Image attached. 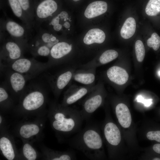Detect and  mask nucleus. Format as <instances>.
Instances as JSON below:
<instances>
[{"label":"nucleus","mask_w":160,"mask_h":160,"mask_svg":"<svg viewBox=\"0 0 160 160\" xmlns=\"http://www.w3.org/2000/svg\"><path fill=\"white\" fill-rule=\"evenodd\" d=\"M47 113L52 129L60 134L77 132L84 120L81 110L64 106L56 101L50 103Z\"/></svg>","instance_id":"obj_1"},{"label":"nucleus","mask_w":160,"mask_h":160,"mask_svg":"<svg viewBox=\"0 0 160 160\" xmlns=\"http://www.w3.org/2000/svg\"><path fill=\"white\" fill-rule=\"evenodd\" d=\"M48 92L43 84L32 81L27 84L14 109L19 115L44 114L48 102Z\"/></svg>","instance_id":"obj_2"},{"label":"nucleus","mask_w":160,"mask_h":160,"mask_svg":"<svg viewBox=\"0 0 160 160\" xmlns=\"http://www.w3.org/2000/svg\"><path fill=\"white\" fill-rule=\"evenodd\" d=\"M70 143L89 159L97 160L102 157L103 140L97 125L86 126L71 140Z\"/></svg>","instance_id":"obj_3"},{"label":"nucleus","mask_w":160,"mask_h":160,"mask_svg":"<svg viewBox=\"0 0 160 160\" xmlns=\"http://www.w3.org/2000/svg\"><path fill=\"white\" fill-rule=\"evenodd\" d=\"M0 30L5 31L11 37L26 51L28 50V42L33 36L34 31L26 26L20 24L6 16L0 18Z\"/></svg>","instance_id":"obj_4"},{"label":"nucleus","mask_w":160,"mask_h":160,"mask_svg":"<svg viewBox=\"0 0 160 160\" xmlns=\"http://www.w3.org/2000/svg\"><path fill=\"white\" fill-rule=\"evenodd\" d=\"M0 66L28 76L32 79L49 68L47 62L42 63L34 58H28L24 57L9 63H0Z\"/></svg>","instance_id":"obj_5"},{"label":"nucleus","mask_w":160,"mask_h":160,"mask_svg":"<svg viewBox=\"0 0 160 160\" xmlns=\"http://www.w3.org/2000/svg\"><path fill=\"white\" fill-rule=\"evenodd\" d=\"M0 63L6 64L24 57L26 50L7 32L0 30Z\"/></svg>","instance_id":"obj_6"},{"label":"nucleus","mask_w":160,"mask_h":160,"mask_svg":"<svg viewBox=\"0 0 160 160\" xmlns=\"http://www.w3.org/2000/svg\"><path fill=\"white\" fill-rule=\"evenodd\" d=\"M0 70L4 74V81L10 94L15 102H18L26 88L27 81L32 79L7 68L0 66Z\"/></svg>","instance_id":"obj_7"},{"label":"nucleus","mask_w":160,"mask_h":160,"mask_svg":"<svg viewBox=\"0 0 160 160\" xmlns=\"http://www.w3.org/2000/svg\"><path fill=\"white\" fill-rule=\"evenodd\" d=\"M77 66L70 65L51 74L45 73L44 77L55 97L58 99L64 88L71 82Z\"/></svg>","instance_id":"obj_8"},{"label":"nucleus","mask_w":160,"mask_h":160,"mask_svg":"<svg viewBox=\"0 0 160 160\" xmlns=\"http://www.w3.org/2000/svg\"><path fill=\"white\" fill-rule=\"evenodd\" d=\"M34 26L36 30L59 10L58 0H34Z\"/></svg>","instance_id":"obj_9"},{"label":"nucleus","mask_w":160,"mask_h":160,"mask_svg":"<svg viewBox=\"0 0 160 160\" xmlns=\"http://www.w3.org/2000/svg\"><path fill=\"white\" fill-rule=\"evenodd\" d=\"M100 84L95 85L83 102L81 110L84 120H87L102 105L103 97Z\"/></svg>","instance_id":"obj_10"},{"label":"nucleus","mask_w":160,"mask_h":160,"mask_svg":"<svg viewBox=\"0 0 160 160\" xmlns=\"http://www.w3.org/2000/svg\"><path fill=\"white\" fill-rule=\"evenodd\" d=\"M44 116L42 115L34 121L19 124L16 130L17 135L22 140L28 141L40 135L44 126Z\"/></svg>","instance_id":"obj_11"},{"label":"nucleus","mask_w":160,"mask_h":160,"mask_svg":"<svg viewBox=\"0 0 160 160\" xmlns=\"http://www.w3.org/2000/svg\"><path fill=\"white\" fill-rule=\"evenodd\" d=\"M73 45L65 41H61L51 49L47 62L49 68L63 64L68 63V56L72 50Z\"/></svg>","instance_id":"obj_12"},{"label":"nucleus","mask_w":160,"mask_h":160,"mask_svg":"<svg viewBox=\"0 0 160 160\" xmlns=\"http://www.w3.org/2000/svg\"><path fill=\"white\" fill-rule=\"evenodd\" d=\"M0 150L1 155L8 160L22 159L13 137L6 128L0 130Z\"/></svg>","instance_id":"obj_13"},{"label":"nucleus","mask_w":160,"mask_h":160,"mask_svg":"<svg viewBox=\"0 0 160 160\" xmlns=\"http://www.w3.org/2000/svg\"><path fill=\"white\" fill-rule=\"evenodd\" d=\"M70 20L68 12L63 10L44 23L41 26L53 32H63L67 29L69 31Z\"/></svg>","instance_id":"obj_14"},{"label":"nucleus","mask_w":160,"mask_h":160,"mask_svg":"<svg viewBox=\"0 0 160 160\" xmlns=\"http://www.w3.org/2000/svg\"><path fill=\"white\" fill-rule=\"evenodd\" d=\"M95 85H71L64 92L61 104L64 106H68L74 103L89 93L93 89Z\"/></svg>","instance_id":"obj_15"},{"label":"nucleus","mask_w":160,"mask_h":160,"mask_svg":"<svg viewBox=\"0 0 160 160\" xmlns=\"http://www.w3.org/2000/svg\"><path fill=\"white\" fill-rule=\"evenodd\" d=\"M41 150L43 158L47 160H76V156L74 152L71 151H55L43 145Z\"/></svg>","instance_id":"obj_16"},{"label":"nucleus","mask_w":160,"mask_h":160,"mask_svg":"<svg viewBox=\"0 0 160 160\" xmlns=\"http://www.w3.org/2000/svg\"><path fill=\"white\" fill-rule=\"evenodd\" d=\"M103 133L106 141L109 145L115 146L120 143L121 139L120 131L113 122L106 123L103 127Z\"/></svg>","instance_id":"obj_17"},{"label":"nucleus","mask_w":160,"mask_h":160,"mask_svg":"<svg viewBox=\"0 0 160 160\" xmlns=\"http://www.w3.org/2000/svg\"><path fill=\"white\" fill-rule=\"evenodd\" d=\"M118 56V52L113 49L104 52L98 58H96L85 64L80 65L81 68H96L101 65L106 64L116 59Z\"/></svg>","instance_id":"obj_18"},{"label":"nucleus","mask_w":160,"mask_h":160,"mask_svg":"<svg viewBox=\"0 0 160 160\" xmlns=\"http://www.w3.org/2000/svg\"><path fill=\"white\" fill-rule=\"evenodd\" d=\"M96 68H81L76 70L73 74V79L86 86L93 85L96 78Z\"/></svg>","instance_id":"obj_19"},{"label":"nucleus","mask_w":160,"mask_h":160,"mask_svg":"<svg viewBox=\"0 0 160 160\" xmlns=\"http://www.w3.org/2000/svg\"><path fill=\"white\" fill-rule=\"evenodd\" d=\"M51 49L35 35L28 42V50L34 57L41 56L48 57Z\"/></svg>","instance_id":"obj_20"},{"label":"nucleus","mask_w":160,"mask_h":160,"mask_svg":"<svg viewBox=\"0 0 160 160\" xmlns=\"http://www.w3.org/2000/svg\"><path fill=\"white\" fill-rule=\"evenodd\" d=\"M106 75L111 81L119 85L125 84L129 78L126 71L117 66H113L109 68L107 71Z\"/></svg>","instance_id":"obj_21"},{"label":"nucleus","mask_w":160,"mask_h":160,"mask_svg":"<svg viewBox=\"0 0 160 160\" xmlns=\"http://www.w3.org/2000/svg\"><path fill=\"white\" fill-rule=\"evenodd\" d=\"M107 3L103 1H96L89 4L84 12L85 16L88 19H91L105 13L107 9Z\"/></svg>","instance_id":"obj_22"},{"label":"nucleus","mask_w":160,"mask_h":160,"mask_svg":"<svg viewBox=\"0 0 160 160\" xmlns=\"http://www.w3.org/2000/svg\"><path fill=\"white\" fill-rule=\"evenodd\" d=\"M15 100L10 94L4 81L0 86V107L2 111L6 112L12 108Z\"/></svg>","instance_id":"obj_23"},{"label":"nucleus","mask_w":160,"mask_h":160,"mask_svg":"<svg viewBox=\"0 0 160 160\" xmlns=\"http://www.w3.org/2000/svg\"><path fill=\"white\" fill-rule=\"evenodd\" d=\"M35 31H36V35L39 40L51 49L55 45L61 41L53 32L41 26Z\"/></svg>","instance_id":"obj_24"},{"label":"nucleus","mask_w":160,"mask_h":160,"mask_svg":"<svg viewBox=\"0 0 160 160\" xmlns=\"http://www.w3.org/2000/svg\"><path fill=\"white\" fill-rule=\"evenodd\" d=\"M115 113L120 124L124 128L129 127L131 123L132 118L127 105L122 103L117 104L115 107Z\"/></svg>","instance_id":"obj_25"},{"label":"nucleus","mask_w":160,"mask_h":160,"mask_svg":"<svg viewBox=\"0 0 160 160\" xmlns=\"http://www.w3.org/2000/svg\"><path fill=\"white\" fill-rule=\"evenodd\" d=\"M8 4L15 15L28 28L34 31V29L26 16L18 0H7Z\"/></svg>","instance_id":"obj_26"},{"label":"nucleus","mask_w":160,"mask_h":160,"mask_svg":"<svg viewBox=\"0 0 160 160\" xmlns=\"http://www.w3.org/2000/svg\"><path fill=\"white\" fill-rule=\"evenodd\" d=\"M105 34L102 30L97 28L91 29L87 33L83 39L84 43L90 45L95 43L100 44L104 42Z\"/></svg>","instance_id":"obj_27"},{"label":"nucleus","mask_w":160,"mask_h":160,"mask_svg":"<svg viewBox=\"0 0 160 160\" xmlns=\"http://www.w3.org/2000/svg\"><path fill=\"white\" fill-rule=\"evenodd\" d=\"M23 144L20 153L22 159L35 160L39 157L37 151L29 141L22 140Z\"/></svg>","instance_id":"obj_28"},{"label":"nucleus","mask_w":160,"mask_h":160,"mask_svg":"<svg viewBox=\"0 0 160 160\" xmlns=\"http://www.w3.org/2000/svg\"><path fill=\"white\" fill-rule=\"evenodd\" d=\"M136 28V23L132 17L127 18L124 22L120 31V34L122 38L128 39L134 34Z\"/></svg>","instance_id":"obj_29"},{"label":"nucleus","mask_w":160,"mask_h":160,"mask_svg":"<svg viewBox=\"0 0 160 160\" xmlns=\"http://www.w3.org/2000/svg\"><path fill=\"white\" fill-rule=\"evenodd\" d=\"M18 1L34 29V0H18Z\"/></svg>","instance_id":"obj_30"},{"label":"nucleus","mask_w":160,"mask_h":160,"mask_svg":"<svg viewBox=\"0 0 160 160\" xmlns=\"http://www.w3.org/2000/svg\"><path fill=\"white\" fill-rule=\"evenodd\" d=\"M146 14L151 16H155L160 12V0H149L146 7Z\"/></svg>","instance_id":"obj_31"},{"label":"nucleus","mask_w":160,"mask_h":160,"mask_svg":"<svg viewBox=\"0 0 160 160\" xmlns=\"http://www.w3.org/2000/svg\"><path fill=\"white\" fill-rule=\"evenodd\" d=\"M135 50L137 61L142 62L145 57V50L142 41L140 40H137L135 44Z\"/></svg>","instance_id":"obj_32"},{"label":"nucleus","mask_w":160,"mask_h":160,"mask_svg":"<svg viewBox=\"0 0 160 160\" xmlns=\"http://www.w3.org/2000/svg\"><path fill=\"white\" fill-rule=\"evenodd\" d=\"M148 46L152 47L155 51L157 50L160 46V37L156 33H153L147 41Z\"/></svg>","instance_id":"obj_33"},{"label":"nucleus","mask_w":160,"mask_h":160,"mask_svg":"<svg viewBox=\"0 0 160 160\" xmlns=\"http://www.w3.org/2000/svg\"><path fill=\"white\" fill-rule=\"evenodd\" d=\"M146 136L150 140H155L160 143V131H150L147 133Z\"/></svg>","instance_id":"obj_34"},{"label":"nucleus","mask_w":160,"mask_h":160,"mask_svg":"<svg viewBox=\"0 0 160 160\" xmlns=\"http://www.w3.org/2000/svg\"><path fill=\"white\" fill-rule=\"evenodd\" d=\"M5 119L4 116L2 115V114L0 113V129H4L6 128L5 126Z\"/></svg>","instance_id":"obj_35"},{"label":"nucleus","mask_w":160,"mask_h":160,"mask_svg":"<svg viewBox=\"0 0 160 160\" xmlns=\"http://www.w3.org/2000/svg\"><path fill=\"white\" fill-rule=\"evenodd\" d=\"M152 99H144L143 103L144 104L145 107L149 106L152 103Z\"/></svg>","instance_id":"obj_36"},{"label":"nucleus","mask_w":160,"mask_h":160,"mask_svg":"<svg viewBox=\"0 0 160 160\" xmlns=\"http://www.w3.org/2000/svg\"><path fill=\"white\" fill-rule=\"evenodd\" d=\"M153 150L158 153H160V144H156L154 145L153 147Z\"/></svg>","instance_id":"obj_37"},{"label":"nucleus","mask_w":160,"mask_h":160,"mask_svg":"<svg viewBox=\"0 0 160 160\" xmlns=\"http://www.w3.org/2000/svg\"><path fill=\"white\" fill-rule=\"evenodd\" d=\"M144 99V98L141 95H138L136 98V100L137 102L142 103H143Z\"/></svg>","instance_id":"obj_38"},{"label":"nucleus","mask_w":160,"mask_h":160,"mask_svg":"<svg viewBox=\"0 0 160 160\" xmlns=\"http://www.w3.org/2000/svg\"><path fill=\"white\" fill-rule=\"evenodd\" d=\"M153 160H160V159L159 158H154Z\"/></svg>","instance_id":"obj_39"},{"label":"nucleus","mask_w":160,"mask_h":160,"mask_svg":"<svg viewBox=\"0 0 160 160\" xmlns=\"http://www.w3.org/2000/svg\"><path fill=\"white\" fill-rule=\"evenodd\" d=\"M73 1H79L80 0H73Z\"/></svg>","instance_id":"obj_40"},{"label":"nucleus","mask_w":160,"mask_h":160,"mask_svg":"<svg viewBox=\"0 0 160 160\" xmlns=\"http://www.w3.org/2000/svg\"><path fill=\"white\" fill-rule=\"evenodd\" d=\"M158 74L159 76H160V71L159 72Z\"/></svg>","instance_id":"obj_41"}]
</instances>
